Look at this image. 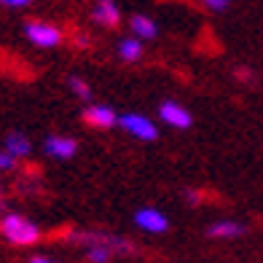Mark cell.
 I'll return each instance as SVG.
<instances>
[{
  "mask_svg": "<svg viewBox=\"0 0 263 263\" xmlns=\"http://www.w3.org/2000/svg\"><path fill=\"white\" fill-rule=\"evenodd\" d=\"M43 151L49 153L51 159H59V161H67L78 153V142L73 137H65V135H49L43 140Z\"/></svg>",
  "mask_w": 263,
  "mask_h": 263,
  "instance_id": "8992f818",
  "label": "cell"
},
{
  "mask_svg": "<svg viewBox=\"0 0 263 263\" xmlns=\"http://www.w3.org/2000/svg\"><path fill=\"white\" fill-rule=\"evenodd\" d=\"M142 51H145V46L137 38H124L118 43V57H121V62H140Z\"/></svg>",
  "mask_w": 263,
  "mask_h": 263,
  "instance_id": "7c38bea8",
  "label": "cell"
},
{
  "mask_svg": "<svg viewBox=\"0 0 263 263\" xmlns=\"http://www.w3.org/2000/svg\"><path fill=\"white\" fill-rule=\"evenodd\" d=\"M185 201H191V204H196V201H199V194H196V191H185Z\"/></svg>",
  "mask_w": 263,
  "mask_h": 263,
  "instance_id": "e0dca14e",
  "label": "cell"
},
{
  "mask_svg": "<svg viewBox=\"0 0 263 263\" xmlns=\"http://www.w3.org/2000/svg\"><path fill=\"white\" fill-rule=\"evenodd\" d=\"M25 38L32 46H38V49H54V46L62 43V30L49 25V22H27Z\"/></svg>",
  "mask_w": 263,
  "mask_h": 263,
  "instance_id": "7a4b0ae2",
  "label": "cell"
},
{
  "mask_svg": "<svg viewBox=\"0 0 263 263\" xmlns=\"http://www.w3.org/2000/svg\"><path fill=\"white\" fill-rule=\"evenodd\" d=\"M129 30H132V38H137V41H153L159 35V25L151 16H142V14H135L129 19Z\"/></svg>",
  "mask_w": 263,
  "mask_h": 263,
  "instance_id": "9c48e42d",
  "label": "cell"
},
{
  "mask_svg": "<svg viewBox=\"0 0 263 263\" xmlns=\"http://www.w3.org/2000/svg\"><path fill=\"white\" fill-rule=\"evenodd\" d=\"M76 43L81 46V49H83V46H89V35H86V38H83V35H78V38H76Z\"/></svg>",
  "mask_w": 263,
  "mask_h": 263,
  "instance_id": "d6986e66",
  "label": "cell"
},
{
  "mask_svg": "<svg viewBox=\"0 0 263 263\" xmlns=\"http://www.w3.org/2000/svg\"><path fill=\"white\" fill-rule=\"evenodd\" d=\"M3 151L11 153L14 159H25V156H30L32 145H30V140L22 135V132H8L6 140H3Z\"/></svg>",
  "mask_w": 263,
  "mask_h": 263,
  "instance_id": "8fae6325",
  "label": "cell"
},
{
  "mask_svg": "<svg viewBox=\"0 0 263 263\" xmlns=\"http://www.w3.org/2000/svg\"><path fill=\"white\" fill-rule=\"evenodd\" d=\"M14 166H16V159L11 156V153L0 151V172H8V170H14Z\"/></svg>",
  "mask_w": 263,
  "mask_h": 263,
  "instance_id": "5bb4252c",
  "label": "cell"
},
{
  "mask_svg": "<svg viewBox=\"0 0 263 263\" xmlns=\"http://www.w3.org/2000/svg\"><path fill=\"white\" fill-rule=\"evenodd\" d=\"M118 126H121L126 135L137 137V140H145V142H151V140L159 137L156 124H153L151 118L140 116V113H124V116H118Z\"/></svg>",
  "mask_w": 263,
  "mask_h": 263,
  "instance_id": "3957f363",
  "label": "cell"
},
{
  "mask_svg": "<svg viewBox=\"0 0 263 263\" xmlns=\"http://www.w3.org/2000/svg\"><path fill=\"white\" fill-rule=\"evenodd\" d=\"M30 263H57V260H51V258H43V255H35V258H30Z\"/></svg>",
  "mask_w": 263,
  "mask_h": 263,
  "instance_id": "ac0fdd59",
  "label": "cell"
},
{
  "mask_svg": "<svg viewBox=\"0 0 263 263\" xmlns=\"http://www.w3.org/2000/svg\"><path fill=\"white\" fill-rule=\"evenodd\" d=\"M201 3H204L210 11H215V14H218V11H226V8H229L231 0H201Z\"/></svg>",
  "mask_w": 263,
  "mask_h": 263,
  "instance_id": "9a60e30c",
  "label": "cell"
},
{
  "mask_svg": "<svg viewBox=\"0 0 263 263\" xmlns=\"http://www.w3.org/2000/svg\"><path fill=\"white\" fill-rule=\"evenodd\" d=\"M83 121L97 129H110V126H118V113L110 105H89L83 110Z\"/></svg>",
  "mask_w": 263,
  "mask_h": 263,
  "instance_id": "52a82bcc",
  "label": "cell"
},
{
  "mask_svg": "<svg viewBox=\"0 0 263 263\" xmlns=\"http://www.w3.org/2000/svg\"><path fill=\"white\" fill-rule=\"evenodd\" d=\"M159 118L172 129H188L191 124H194L191 110H185V107L180 102H175V100H166V102L159 105Z\"/></svg>",
  "mask_w": 263,
  "mask_h": 263,
  "instance_id": "5b68a950",
  "label": "cell"
},
{
  "mask_svg": "<svg viewBox=\"0 0 263 263\" xmlns=\"http://www.w3.org/2000/svg\"><path fill=\"white\" fill-rule=\"evenodd\" d=\"M135 226L145 234H164L170 229V220H166V215L156 207H142V210L135 212Z\"/></svg>",
  "mask_w": 263,
  "mask_h": 263,
  "instance_id": "277c9868",
  "label": "cell"
},
{
  "mask_svg": "<svg viewBox=\"0 0 263 263\" xmlns=\"http://www.w3.org/2000/svg\"><path fill=\"white\" fill-rule=\"evenodd\" d=\"M30 3L32 0H0V6H6V8H25Z\"/></svg>",
  "mask_w": 263,
  "mask_h": 263,
  "instance_id": "2e32d148",
  "label": "cell"
},
{
  "mask_svg": "<svg viewBox=\"0 0 263 263\" xmlns=\"http://www.w3.org/2000/svg\"><path fill=\"white\" fill-rule=\"evenodd\" d=\"M91 19L102 27H116L121 22V11H118L116 0H97L91 8Z\"/></svg>",
  "mask_w": 263,
  "mask_h": 263,
  "instance_id": "ba28073f",
  "label": "cell"
},
{
  "mask_svg": "<svg viewBox=\"0 0 263 263\" xmlns=\"http://www.w3.org/2000/svg\"><path fill=\"white\" fill-rule=\"evenodd\" d=\"M67 86L73 89V94H76V97H81V100H89V97H91L89 83L83 81L81 76H70V78H67Z\"/></svg>",
  "mask_w": 263,
  "mask_h": 263,
  "instance_id": "4fadbf2b",
  "label": "cell"
},
{
  "mask_svg": "<svg viewBox=\"0 0 263 263\" xmlns=\"http://www.w3.org/2000/svg\"><path fill=\"white\" fill-rule=\"evenodd\" d=\"M0 234H3L11 245H16V247L35 245L41 239V229L30 218H25V215H19V212H11V215H6V218L0 220Z\"/></svg>",
  "mask_w": 263,
  "mask_h": 263,
  "instance_id": "6da1fadb",
  "label": "cell"
},
{
  "mask_svg": "<svg viewBox=\"0 0 263 263\" xmlns=\"http://www.w3.org/2000/svg\"><path fill=\"white\" fill-rule=\"evenodd\" d=\"M245 231H247L245 223H239V220H215L212 226H207V236L212 239H236Z\"/></svg>",
  "mask_w": 263,
  "mask_h": 263,
  "instance_id": "30bf717a",
  "label": "cell"
}]
</instances>
